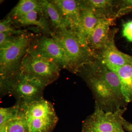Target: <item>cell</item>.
Masks as SVG:
<instances>
[{
    "mask_svg": "<svg viewBox=\"0 0 132 132\" xmlns=\"http://www.w3.org/2000/svg\"><path fill=\"white\" fill-rule=\"evenodd\" d=\"M18 104L19 108L16 114L8 121L0 122V132H29L24 105Z\"/></svg>",
    "mask_w": 132,
    "mask_h": 132,
    "instance_id": "14",
    "label": "cell"
},
{
    "mask_svg": "<svg viewBox=\"0 0 132 132\" xmlns=\"http://www.w3.org/2000/svg\"><path fill=\"white\" fill-rule=\"evenodd\" d=\"M81 2L86 6L102 11L108 16L113 6V2L110 0H88Z\"/></svg>",
    "mask_w": 132,
    "mask_h": 132,
    "instance_id": "18",
    "label": "cell"
},
{
    "mask_svg": "<svg viewBox=\"0 0 132 132\" xmlns=\"http://www.w3.org/2000/svg\"><path fill=\"white\" fill-rule=\"evenodd\" d=\"M12 19L8 16L0 22V33H5L11 35L21 34L25 33V30H15L12 26Z\"/></svg>",
    "mask_w": 132,
    "mask_h": 132,
    "instance_id": "19",
    "label": "cell"
},
{
    "mask_svg": "<svg viewBox=\"0 0 132 132\" xmlns=\"http://www.w3.org/2000/svg\"><path fill=\"white\" fill-rule=\"evenodd\" d=\"M46 16L57 30L69 29L67 22L56 6L51 1H40Z\"/></svg>",
    "mask_w": 132,
    "mask_h": 132,
    "instance_id": "15",
    "label": "cell"
},
{
    "mask_svg": "<svg viewBox=\"0 0 132 132\" xmlns=\"http://www.w3.org/2000/svg\"><path fill=\"white\" fill-rule=\"evenodd\" d=\"M46 87L38 79L24 72L20 68L8 76L0 78L1 97L11 95L19 104L26 105L43 98Z\"/></svg>",
    "mask_w": 132,
    "mask_h": 132,
    "instance_id": "2",
    "label": "cell"
},
{
    "mask_svg": "<svg viewBox=\"0 0 132 132\" xmlns=\"http://www.w3.org/2000/svg\"><path fill=\"white\" fill-rule=\"evenodd\" d=\"M51 1L59 9L62 15L67 22L69 28L76 32L80 22V1L54 0Z\"/></svg>",
    "mask_w": 132,
    "mask_h": 132,
    "instance_id": "12",
    "label": "cell"
},
{
    "mask_svg": "<svg viewBox=\"0 0 132 132\" xmlns=\"http://www.w3.org/2000/svg\"><path fill=\"white\" fill-rule=\"evenodd\" d=\"M122 34L128 40L132 42V20L123 23Z\"/></svg>",
    "mask_w": 132,
    "mask_h": 132,
    "instance_id": "20",
    "label": "cell"
},
{
    "mask_svg": "<svg viewBox=\"0 0 132 132\" xmlns=\"http://www.w3.org/2000/svg\"><path fill=\"white\" fill-rule=\"evenodd\" d=\"M131 66H132V61H131Z\"/></svg>",
    "mask_w": 132,
    "mask_h": 132,
    "instance_id": "23",
    "label": "cell"
},
{
    "mask_svg": "<svg viewBox=\"0 0 132 132\" xmlns=\"http://www.w3.org/2000/svg\"><path fill=\"white\" fill-rule=\"evenodd\" d=\"M47 19L43 10H34L20 16L14 21L21 26L35 25L43 31H48L49 24Z\"/></svg>",
    "mask_w": 132,
    "mask_h": 132,
    "instance_id": "16",
    "label": "cell"
},
{
    "mask_svg": "<svg viewBox=\"0 0 132 132\" xmlns=\"http://www.w3.org/2000/svg\"><path fill=\"white\" fill-rule=\"evenodd\" d=\"M20 68L24 72L46 86L57 80L61 68L51 59L28 49L22 60Z\"/></svg>",
    "mask_w": 132,
    "mask_h": 132,
    "instance_id": "5",
    "label": "cell"
},
{
    "mask_svg": "<svg viewBox=\"0 0 132 132\" xmlns=\"http://www.w3.org/2000/svg\"><path fill=\"white\" fill-rule=\"evenodd\" d=\"M125 110L105 112L95 105L94 112L82 122L81 132H126L123 125Z\"/></svg>",
    "mask_w": 132,
    "mask_h": 132,
    "instance_id": "7",
    "label": "cell"
},
{
    "mask_svg": "<svg viewBox=\"0 0 132 132\" xmlns=\"http://www.w3.org/2000/svg\"><path fill=\"white\" fill-rule=\"evenodd\" d=\"M92 92L95 105L105 112H115L126 104L118 76L99 61H88L79 71Z\"/></svg>",
    "mask_w": 132,
    "mask_h": 132,
    "instance_id": "1",
    "label": "cell"
},
{
    "mask_svg": "<svg viewBox=\"0 0 132 132\" xmlns=\"http://www.w3.org/2000/svg\"><path fill=\"white\" fill-rule=\"evenodd\" d=\"M51 36L63 48L70 60L72 72L78 73L80 68L90 61L92 52L82 45L76 32L70 29L51 32Z\"/></svg>",
    "mask_w": 132,
    "mask_h": 132,
    "instance_id": "6",
    "label": "cell"
},
{
    "mask_svg": "<svg viewBox=\"0 0 132 132\" xmlns=\"http://www.w3.org/2000/svg\"><path fill=\"white\" fill-rule=\"evenodd\" d=\"M116 29L110 31L106 45L101 52L100 61L103 64H111L118 66L131 65L132 56L122 53L116 46L114 37Z\"/></svg>",
    "mask_w": 132,
    "mask_h": 132,
    "instance_id": "11",
    "label": "cell"
},
{
    "mask_svg": "<svg viewBox=\"0 0 132 132\" xmlns=\"http://www.w3.org/2000/svg\"><path fill=\"white\" fill-rule=\"evenodd\" d=\"M28 49L52 60L61 68L72 72L71 61L63 48L53 38L44 36L31 44Z\"/></svg>",
    "mask_w": 132,
    "mask_h": 132,
    "instance_id": "8",
    "label": "cell"
},
{
    "mask_svg": "<svg viewBox=\"0 0 132 132\" xmlns=\"http://www.w3.org/2000/svg\"><path fill=\"white\" fill-rule=\"evenodd\" d=\"M122 2L123 3V7L120 9L117 14L116 15L115 17L132 10V0L123 1Z\"/></svg>",
    "mask_w": 132,
    "mask_h": 132,
    "instance_id": "21",
    "label": "cell"
},
{
    "mask_svg": "<svg viewBox=\"0 0 132 132\" xmlns=\"http://www.w3.org/2000/svg\"><path fill=\"white\" fill-rule=\"evenodd\" d=\"M31 42V36L25 32L15 36L10 42L0 47V78L19 70Z\"/></svg>",
    "mask_w": 132,
    "mask_h": 132,
    "instance_id": "4",
    "label": "cell"
},
{
    "mask_svg": "<svg viewBox=\"0 0 132 132\" xmlns=\"http://www.w3.org/2000/svg\"><path fill=\"white\" fill-rule=\"evenodd\" d=\"M114 19L105 15L99 20L88 40V45L93 54L95 51L101 52L105 47L108 40L110 27Z\"/></svg>",
    "mask_w": 132,
    "mask_h": 132,
    "instance_id": "10",
    "label": "cell"
},
{
    "mask_svg": "<svg viewBox=\"0 0 132 132\" xmlns=\"http://www.w3.org/2000/svg\"><path fill=\"white\" fill-rule=\"evenodd\" d=\"M29 132H52L59 120L53 105L44 98L23 104Z\"/></svg>",
    "mask_w": 132,
    "mask_h": 132,
    "instance_id": "3",
    "label": "cell"
},
{
    "mask_svg": "<svg viewBox=\"0 0 132 132\" xmlns=\"http://www.w3.org/2000/svg\"><path fill=\"white\" fill-rule=\"evenodd\" d=\"M104 64L118 76L120 80L121 92L126 102H131L132 66L130 65L118 66L108 63Z\"/></svg>",
    "mask_w": 132,
    "mask_h": 132,
    "instance_id": "13",
    "label": "cell"
},
{
    "mask_svg": "<svg viewBox=\"0 0 132 132\" xmlns=\"http://www.w3.org/2000/svg\"><path fill=\"white\" fill-rule=\"evenodd\" d=\"M123 125L125 130L129 132H132V124L126 120L124 118L123 119Z\"/></svg>",
    "mask_w": 132,
    "mask_h": 132,
    "instance_id": "22",
    "label": "cell"
},
{
    "mask_svg": "<svg viewBox=\"0 0 132 132\" xmlns=\"http://www.w3.org/2000/svg\"><path fill=\"white\" fill-rule=\"evenodd\" d=\"M80 1V22L76 32L82 45L91 51L87 44L88 38L96 27L99 20L104 15L108 16L102 11L86 6L82 3L81 1Z\"/></svg>",
    "mask_w": 132,
    "mask_h": 132,
    "instance_id": "9",
    "label": "cell"
},
{
    "mask_svg": "<svg viewBox=\"0 0 132 132\" xmlns=\"http://www.w3.org/2000/svg\"><path fill=\"white\" fill-rule=\"evenodd\" d=\"M39 1L21 0L10 12L9 16L12 21L34 10H43Z\"/></svg>",
    "mask_w": 132,
    "mask_h": 132,
    "instance_id": "17",
    "label": "cell"
}]
</instances>
